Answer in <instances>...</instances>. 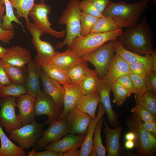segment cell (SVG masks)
<instances>
[{
    "label": "cell",
    "instance_id": "cell-1",
    "mask_svg": "<svg viewBox=\"0 0 156 156\" xmlns=\"http://www.w3.org/2000/svg\"><path fill=\"white\" fill-rule=\"evenodd\" d=\"M117 40L126 49L139 54L145 55L155 51L153 34L146 15L135 25L122 31Z\"/></svg>",
    "mask_w": 156,
    "mask_h": 156
},
{
    "label": "cell",
    "instance_id": "cell-2",
    "mask_svg": "<svg viewBox=\"0 0 156 156\" xmlns=\"http://www.w3.org/2000/svg\"><path fill=\"white\" fill-rule=\"evenodd\" d=\"M151 0H140L133 3H127L124 1L116 2L111 1L102 14L112 19L119 29L128 28L139 22Z\"/></svg>",
    "mask_w": 156,
    "mask_h": 156
},
{
    "label": "cell",
    "instance_id": "cell-3",
    "mask_svg": "<svg viewBox=\"0 0 156 156\" xmlns=\"http://www.w3.org/2000/svg\"><path fill=\"white\" fill-rule=\"evenodd\" d=\"M122 29L108 32L80 35L72 40L68 45L80 57H83L99 48L105 43L117 40L122 32Z\"/></svg>",
    "mask_w": 156,
    "mask_h": 156
},
{
    "label": "cell",
    "instance_id": "cell-4",
    "mask_svg": "<svg viewBox=\"0 0 156 156\" xmlns=\"http://www.w3.org/2000/svg\"><path fill=\"white\" fill-rule=\"evenodd\" d=\"M143 123L139 116L134 113L127 118L128 129L135 135L134 141L137 154L142 156L153 155L156 151V138L145 130Z\"/></svg>",
    "mask_w": 156,
    "mask_h": 156
},
{
    "label": "cell",
    "instance_id": "cell-5",
    "mask_svg": "<svg viewBox=\"0 0 156 156\" xmlns=\"http://www.w3.org/2000/svg\"><path fill=\"white\" fill-rule=\"evenodd\" d=\"M80 0H70L66 8L59 19V24L66 26V36L62 42L57 43V49H62L77 36L80 35V16L81 12L80 6Z\"/></svg>",
    "mask_w": 156,
    "mask_h": 156
},
{
    "label": "cell",
    "instance_id": "cell-6",
    "mask_svg": "<svg viewBox=\"0 0 156 156\" xmlns=\"http://www.w3.org/2000/svg\"><path fill=\"white\" fill-rule=\"evenodd\" d=\"M116 40L107 42L92 53L81 58L94 66L101 79L105 77L115 54V43Z\"/></svg>",
    "mask_w": 156,
    "mask_h": 156
},
{
    "label": "cell",
    "instance_id": "cell-7",
    "mask_svg": "<svg viewBox=\"0 0 156 156\" xmlns=\"http://www.w3.org/2000/svg\"><path fill=\"white\" fill-rule=\"evenodd\" d=\"M44 124V122L40 123L35 121L23 125L12 130L9 134V138L17 143L23 149L34 148L42 135Z\"/></svg>",
    "mask_w": 156,
    "mask_h": 156
},
{
    "label": "cell",
    "instance_id": "cell-8",
    "mask_svg": "<svg viewBox=\"0 0 156 156\" xmlns=\"http://www.w3.org/2000/svg\"><path fill=\"white\" fill-rule=\"evenodd\" d=\"M51 10V7L44 2L38 3H34L29 12V16L32 18L34 25L44 33L57 38H63L66 34L65 30L58 31L51 27L52 24L48 17Z\"/></svg>",
    "mask_w": 156,
    "mask_h": 156
},
{
    "label": "cell",
    "instance_id": "cell-9",
    "mask_svg": "<svg viewBox=\"0 0 156 156\" xmlns=\"http://www.w3.org/2000/svg\"><path fill=\"white\" fill-rule=\"evenodd\" d=\"M27 29L32 36V42L37 54L34 61L39 64H47L55 55V48L50 42L43 40L41 37L44 33L30 22L26 23Z\"/></svg>",
    "mask_w": 156,
    "mask_h": 156
},
{
    "label": "cell",
    "instance_id": "cell-10",
    "mask_svg": "<svg viewBox=\"0 0 156 156\" xmlns=\"http://www.w3.org/2000/svg\"><path fill=\"white\" fill-rule=\"evenodd\" d=\"M16 99L12 96L0 98V126L9 134L13 130L23 126L18 120L16 113Z\"/></svg>",
    "mask_w": 156,
    "mask_h": 156
},
{
    "label": "cell",
    "instance_id": "cell-11",
    "mask_svg": "<svg viewBox=\"0 0 156 156\" xmlns=\"http://www.w3.org/2000/svg\"><path fill=\"white\" fill-rule=\"evenodd\" d=\"M34 113L35 116H47L44 123L49 125L57 120L61 112L51 97L43 90L35 98Z\"/></svg>",
    "mask_w": 156,
    "mask_h": 156
},
{
    "label": "cell",
    "instance_id": "cell-12",
    "mask_svg": "<svg viewBox=\"0 0 156 156\" xmlns=\"http://www.w3.org/2000/svg\"><path fill=\"white\" fill-rule=\"evenodd\" d=\"M68 133L65 119L51 123L49 127L43 131L41 138L37 141L36 147L43 150L49 144L57 141Z\"/></svg>",
    "mask_w": 156,
    "mask_h": 156
},
{
    "label": "cell",
    "instance_id": "cell-13",
    "mask_svg": "<svg viewBox=\"0 0 156 156\" xmlns=\"http://www.w3.org/2000/svg\"><path fill=\"white\" fill-rule=\"evenodd\" d=\"M115 51L129 64L136 62L142 64L148 70L156 71V52L152 54L142 55L126 49L117 40L115 43Z\"/></svg>",
    "mask_w": 156,
    "mask_h": 156
},
{
    "label": "cell",
    "instance_id": "cell-14",
    "mask_svg": "<svg viewBox=\"0 0 156 156\" xmlns=\"http://www.w3.org/2000/svg\"><path fill=\"white\" fill-rule=\"evenodd\" d=\"M65 119L68 133L84 135L92 119L89 115L75 108L68 112Z\"/></svg>",
    "mask_w": 156,
    "mask_h": 156
},
{
    "label": "cell",
    "instance_id": "cell-15",
    "mask_svg": "<svg viewBox=\"0 0 156 156\" xmlns=\"http://www.w3.org/2000/svg\"><path fill=\"white\" fill-rule=\"evenodd\" d=\"M19 113L16 115L18 120L23 125L36 121L34 113L35 98L28 93L16 99Z\"/></svg>",
    "mask_w": 156,
    "mask_h": 156
},
{
    "label": "cell",
    "instance_id": "cell-16",
    "mask_svg": "<svg viewBox=\"0 0 156 156\" xmlns=\"http://www.w3.org/2000/svg\"><path fill=\"white\" fill-rule=\"evenodd\" d=\"M40 79L43 91L51 97L62 113L64 107V89L63 86L47 76L42 70Z\"/></svg>",
    "mask_w": 156,
    "mask_h": 156
},
{
    "label": "cell",
    "instance_id": "cell-17",
    "mask_svg": "<svg viewBox=\"0 0 156 156\" xmlns=\"http://www.w3.org/2000/svg\"><path fill=\"white\" fill-rule=\"evenodd\" d=\"M112 84L104 77L101 80L97 91L100 96V102L106 109L110 125L116 127L119 126V122L118 114L112 109L110 99Z\"/></svg>",
    "mask_w": 156,
    "mask_h": 156
},
{
    "label": "cell",
    "instance_id": "cell-18",
    "mask_svg": "<svg viewBox=\"0 0 156 156\" xmlns=\"http://www.w3.org/2000/svg\"><path fill=\"white\" fill-rule=\"evenodd\" d=\"M86 135L68 133L62 139L51 143L43 150H48L58 153L66 152L73 149L80 147Z\"/></svg>",
    "mask_w": 156,
    "mask_h": 156
},
{
    "label": "cell",
    "instance_id": "cell-19",
    "mask_svg": "<svg viewBox=\"0 0 156 156\" xmlns=\"http://www.w3.org/2000/svg\"><path fill=\"white\" fill-rule=\"evenodd\" d=\"M1 60L4 64L20 67L26 66L32 60L31 51L27 49L19 46H14L8 49Z\"/></svg>",
    "mask_w": 156,
    "mask_h": 156
},
{
    "label": "cell",
    "instance_id": "cell-20",
    "mask_svg": "<svg viewBox=\"0 0 156 156\" xmlns=\"http://www.w3.org/2000/svg\"><path fill=\"white\" fill-rule=\"evenodd\" d=\"M63 85L64 89V107L58 120L65 119L68 112L75 108L78 101L84 95L79 84Z\"/></svg>",
    "mask_w": 156,
    "mask_h": 156
},
{
    "label": "cell",
    "instance_id": "cell-21",
    "mask_svg": "<svg viewBox=\"0 0 156 156\" xmlns=\"http://www.w3.org/2000/svg\"><path fill=\"white\" fill-rule=\"evenodd\" d=\"M41 71L40 65L33 60L27 65V77L25 85L27 93L35 98L42 91L40 81Z\"/></svg>",
    "mask_w": 156,
    "mask_h": 156
},
{
    "label": "cell",
    "instance_id": "cell-22",
    "mask_svg": "<svg viewBox=\"0 0 156 156\" xmlns=\"http://www.w3.org/2000/svg\"><path fill=\"white\" fill-rule=\"evenodd\" d=\"M103 133L105 135V142L108 156H118L121 152L120 140L122 130V126L114 129L110 128L107 123H104Z\"/></svg>",
    "mask_w": 156,
    "mask_h": 156
},
{
    "label": "cell",
    "instance_id": "cell-23",
    "mask_svg": "<svg viewBox=\"0 0 156 156\" xmlns=\"http://www.w3.org/2000/svg\"><path fill=\"white\" fill-rule=\"evenodd\" d=\"M83 61L68 47L64 52H56L53 57L47 64L55 66L66 71Z\"/></svg>",
    "mask_w": 156,
    "mask_h": 156
},
{
    "label": "cell",
    "instance_id": "cell-24",
    "mask_svg": "<svg viewBox=\"0 0 156 156\" xmlns=\"http://www.w3.org/2000/svg\"><path fill=\"white\" fill-rule=\"evenodd\" d=\"M106 112L103 104L99 102L97 115L92 119L89 125L87 133L79 150V156H89L93 146V138L96 125L99 120Z\"/></svg>",
    "mask_w": 156,
    "mask_h": 156
},
{
    "label": "cell",
    "instance_id": "cell-25",
    "mask_svg": "<svg viewBox=\"0 0 156 156\" xmlns=\"http://www.w3.org/2000/svg\"><path fill=\"white\" fill-rule=\"evenodd\" d=\"M131 73L129 64L118 54H115L105 77L112 83L121 77Z\"/></svg>",
    "mask_w": 156,
    "mask_h": 156
},
{
    "label": "cell",
    "instance_id": "cell-26",
    "mask_svg": "<svg viewBox=\"0 0 156 156\" xmlns=\"http://www.w3.org/2000/svg\"><path fill=\"white\" fill-rule=\"evenodd\" d=\"M100 100V95L97 91L84 94L78 101L75 108L88 114L93 119L96 116V111Z\"/></svg>",
    "mask_w": 156,
    "mask_h": 156
},
{
    "label": "cell",
    "instance_id": "cell-27",
    "mask_svg": "<svg viewBox=\"0 0 156 156\" xmlns=\"http://www.w3.org/2000/svg\"><path fill=\"white\" fill-rule=\"evenodd\" d=\"M0 156H25L24 149L13 143L6 136L0 126Z\"/></svg>",
    "mask_w": 156,
    "mask_h": 156
},
{
    "label": "cell",
    "instance_id": "cell-28",
    "mask_svg": "<svg viewBox=\"0 0 156 156\" xmlns=\"http://www.w3.org/2000/svg\"><path fill=\"white\" fill-rule=\"evenodd\" d=\"M39 65L42 71L48 77L62 85L72 84L66 71L52 65L44 64Z\"/></svg>",
    "mask_w": 156,
    "mask_h": 156
},
{
    "label": "cell",
    "instance_id": "cell-29",
    "mask_svg": "<svg viewBox=\"0 0 156 156\" xmlns=\"http://www.w3.org/2000/svg\"><path fill=\"white\" fill-rule=\"evenodd\" d=\"M101 80L96 70H91L79 84L84 95L87 94L97 91Z\"/></svg>",
    "mask_w": 156,
    "mask_h": 156
},
{
    "label": "cell",
    "instance_id": "cell-30",
    "mask_svg": "<svg viewBox=\"0 0 156 156\" xmlns=\"http://www.w3.org/2000/svg\"><path fill=\"white\" fill-rule=\"evenodd\" d=\"M3 67L12 83L25 84L27 77V66L20 67L3 64Z\"/></svg>",
    "mask_w": 156,
    "mask_h": 156
},
{
    "label": "cell",
    "instance_id": "cell-31",
    "mask_svg": "<svg viewBox=\"0 0 156 156\" xmlns=\"http://www.w3.org/2000/svg\"><path fill=\"white\" fill-rule=\"evenodd\" d=\"M136 104L147 110L156 117V94L148 90L142 95H134Z\"/></svg>",
    "mask_w": 156,
    "mask_h": 156
},
{
    "label": "cell",
    "instance_id": "cell-32",
    "mask_svg": "<svg viewBox=\"0 0 156 156\" xmlns=\"http://www.w3.org/2000/svg\"><path fill=\"white\" fill-rule=\"evenodd\" d=\"M91 70L84 61L66 71L72 84H79Z\"/></svg>",
    "mask_w": 156,
    "mask_h": 156
},
{
    "label": "cell",
    "instance_id": "cell-33",
    "mask_svg": "<svg viewBox=\"0 0 156 156\" xmlns=\"http://www.w3.org/2000/svg\"><path fill=\"white\" fill-rule=\"evenodd\" d=\"M13 8L16 9L15 13L18 19L22 17L26 23L30 22L28 18L29 13L32 8L35 0H9Z\"/></svg>",
    "mask_w": 156,
    "mask_h": 156
},
{
    "label": "cell",
    "instance_id": "cell-34",
    "mask_svg": "<svg viewBox=\"0 0 156 156\" xmlns=\"http://www.w3.org/2000/svg\"><path fill=\"white\" fill-rule=\"evenodd\" d=\"M6 11L5 14L2 17L3 22L1 24V28L6 30H13L14 25L12 23L14 21L19 24L23 28L24 27L22 23L20 22L14 14L13 7L9 0H4Z\"/></svg>",
    "mask_w": 156,
    "mask_h": 156
},
{
    "label": "cell",
    "instance_id": "cell-35",
    "mask_svg": "<svg viewBox=\"0 0 156 156\" xmlns=\"http://www.w3.org/2000/svg\"><path fill=\"white\" fill-rule=\"evenodd\" d=\"M118 29L112 19L103 15L99 18L90 34L108 32Z\"/></svg>",
    "mask_w": 156,
    "mask_h": 156
},
{
    "label": "cell",
    "instance_id": "cell-36",
    "mask_svg": "<svg viewBox=\"0 0 156 156\" xmlns=\"http://www.w3.org/2000/svg\"><path fill=\"white\" fill-rule=\"evenodd\" d=\"M27 93V91L25 84H19L12 83L3 87L0 89V98L12 96L19 97Z\"/></svg>",
    "mask_w": 156,
    "mask_h": 156
},
{
    "label": "cell",
    "instance_id": "cell-37",
    "mask_svg": "<svg viewBox=\"0 0 156 156\" xmlns=\"http://www.w3.org/2000/svg\"><path fill=\"white\" fill-rule=\"evenodd\" d=\"M105 121L102 117L98 121L95 128L93 138V147L95 150L98 156H105L106 150L102 142L101 135L103 123Z\"/></svg>",
    "mask_w": 156,
    "mask_h": 156
},
{
    "label": "cell",
    "instance_id": "cell-38",
    "mask_svg": "<svg viewBox=\"0 0 156 156\" xmlns=\"http://www.w3.org/2000/svg\"><path fill=\"white\" fill-rule=\"evenodd\" d=\"M111 90L113 94V102L118 107H120L131 94L122 85L116 81L112 84Z\"/></svg>",
    "mask_w": 156,
    "mask_h": 156
},
{
    "label": "cell",
    "instance_id": "cell-39",
    "mask_svg": "<svg viewBox=\"0 0 156 156\" xmlns=\"http://www.w3.org/2000/svg\"><path fill=\"white\" fill-rule=\"evenodd\" d=\"M99 18L81 12L80 16V35L85 36L90 34Z\"/></svg>",
    "mask_w": 156,
    "mask_h": 156
},
{
    "label": "cell",
    "instance_id": "cell-40",
    "mask_svg": "<svg viewBox=\"0 0 156 156\" xmlns=\"http://www.w3.org/2000/svg\"><path fill=\"white\" fill-rule=\"evenodd\" d=\"M129 75L134 85L135 88L134 95L141 96L148 90L142 77L131 73Z\"/></svg>",
    "mask_w": 156,
    "mask_h": 156
},
{
    "label": "cell",
    "instance_id": "cell-41",
    "mask_svg": "<svg viewBox=\"0 0 156 156\" xmlns=\"http://www.w3.org/2000/svg\"><path fill=\"white\" fill-rule=\"evenodd\" d=\"M81 12L87 14L97 17L103 15L102 13L97 10L90 0H82L80 3Z\"/></svg>",
    "mask_w": 156,
    "mask_h": 156
},
{
    "label": "cell",
    "instance_id": "cell-42",
    "mask_svg": "<svg viewBox=\"0 0 156 156\" xmlns=\"http://www.w3.org/2000/svg\"><path fill=\"white\" fill-rule=\"evenodd\" d=\"M131 112L137 114L142 121L144 122L156 120L154 116L147 110L142 106L136 104L131 109Z\"/></svg>",
    "mask_w": 156,
    "mask_h": 156
},
{
    "label": "cell",
    "instance_id": "cell-43",
    "mask_svg": "<svg viewBox=\"0 0 156 156\" xmlns=\"http://www.w3.org/2000/svg\"><path fill=\"white\" fill-rule=\"evenodd\" d=\"M143 79L148 90L156 94V71L149 70Z\"/></svg>",
    "mask_w": 156,
    "mask_h": 156
},
{
    "label": "cell",
    "instance_id": "cell-44",
    "mask_svg": "<svg viewBox=\"0 0 156 156\" xmlns=\"http://www.w3.org/2000/svg\"><path fill=\"white\" fill-rule=\"evenodd\" d=\"M117 81L122 85L131 94L135 93L134 85L129 74L121 77Z\"/></svg>",
    "mask_w": 156,
    "mask_h": 156
},
{
    "label": "cell",
    "instance_id": "cell-45",
    "mask_svg": "<svg viewBox=\"0 0 156 156\" xmlns=\"http://www.w3.org/2000/svg\"><path fill=\"white\" fill-rule=\"evenodd\" d=\"M129 68L131 73L138 75L143 78L149 70L142 64L138 62L130 64Z\"/></svg>",
    "mask_w": 156,
    "mask_h": 156
},
{
    "label": "cell",
    "instance_id": "cell-46",
    "mask_svg": "<svg viewBox=\"0 0 156 156\" xmlns=\"http://www.w3.org/2000/svg\"><path fill=\"white\" fill-rule=\"evenodd\" d=\"M12 83L8 77L3 67L2 60H0V89L3 86L8 85Z\"/></svg>",
    "mask_w": 156,
    "mask_h": 156
},
{
    "label": "cell",
    "instance_id": "cell-47",
    "mask_svg": "<svg viewBox=\"0 0 156 156\" xmlns=\"http://www.w3.org/2000/svg\"><path fill=\"white\" fill-rule=\"evenodd\" d=\"M14 35L13 30H6L3 29L0 21V41L6 43H9Z\"/></svg>",
    "mask_w": 156,
    "mask_h": 156
},
{
    "label": "cell",
    "instance_id": "cell-48",
    "mask_svg": "<svg viewBox=\"0 0 156 156\" xmlns=\"http://www.w3.org/2000/svg\"><path fill=\"white\" fill-rule=\"evenodd\" d=\"M32 151L29 152L28 156H59L58 153L55 152L48 150L41 152H36L37 148H33Z\"/></svg>",
    "mask_w": 156,
    "mask_h": 156
},
{
    "label": "cell",
    "instance_id": "cell-49",
    "mask_svg": "<svg viewBox=\"0 0 156 156\" xmlns=\"http://www.w3.org/2000/svg\"><path fill=\"white\" fill-rule=\"evenodd\" d=\"M96 8L102 13L107 7L111 0H90Z\"/></svg>",
    "mask_w": 156,
    "mask_h": 156
},
{
    "label": "cell",
    "instance_id": "cell-50",
    "mask_svg": "<svg viewBox=\"0 0 156 156\" xmlns=\"http://www.w3.org/2000/svg\"><path fill=\"white\" fill-rule=\"evenodd\" d=\"M143 125L146 131L156 137V120L144 122Z\"/></svg>",
    "mask_w": 156,
    "mask_h": 156
},
{
    "label": "cell",
    "instance_id": "cell-51",
    "mask_svg": "<svg viewBox=\"0 0 156 156\" xmlns=\"http://www.w3.org/2000/svg\"><path fill=\"white\" fill-rule=\"evenodd\" d=\"M58 153L59 156H79V150L78 148H76L64 153Z\"/></svg>",
    "mask_w": 156,
    "mask_h": 156
},
{
    "label": "cell",
    "instance_id": "cell-52",
    "mask_svg": "<svg viewBox=\"0 0 156 156\" xmlns=\"http://www.w3.org/2000/svg\"><path fill=\"white\" fill-rule=\"evenodd\" d=\"M135 137V136L134 133L133 132L131 131H129L127 133L125 136V138L127 140L134 141Z\"/></svg>",
    "mask_w": 156,
    "mask_h": 156
},
{
    "label": "cell",
    "instance_id": "cell-53",
    "mask_svg": "<svg viewBox=\"0 0 156 156\" xmlns=\"http://www.w3.org/2000/svg\"><path fill=\"white\" fill-rule=\"evenodd\" d=\"M125 145L127 149H131L134 147L135 144L133 141L127 140L125 142Z\"/></svg>",
    "mask_w": 156,
    "mask_h": 156
},
{
    "label": "cell",
    "instance_id": "cell-54",
    "mask_svg": "<svg viewBox=\"0 0 156 156\" xmlns=\"http://www.w3.org/2000/svg\"><path fill=\"white\" fill-rule=\"evenodd\" d=\"M8 49L0 46V60L4 57Z\"/></svg>",
    "mask_w": 156,
    "mask_h": 156
},
{
    "label": "cell",
    "instance_id": "cell-55",
    "mask_svg": "<svg viewBox=\"0 0 156 156\" xmlns=\"http://www.w3.org/2000/svg\"><path fill=\"white\" fill-rule=\"evenodd\" d=\"M5 10V7L3 5H0V18H2L3 16L4 12Z\"/></svg>",
    "mask_w": 156,
    "mask_h": 156
},
{
    "label": "cell",
    "instance_id": "cell-56",
    "mask_svg": "<svg viewBox=\"0 0 156 156\" xmlns=\"http://www.w3.org/2000/svg\"><path fill=\"white\" fill-rule=\"evenodd\" d=\"M90 155L91 156H97V153L94 149V148L93 147V148L91 151L90 154Z\"/></svg>",
    "mask_w": 156,
    "mask_h": 156
},
{
    "label": "cell",
    "instance_id": "cell-57",
    "mask_svg": "<svg viewBox=\"0 0 156 156\" xmlns=\"http://www.w3.org/2000/svg\"><path fill=\"white\" fill-rule=\"evenodd\" d=\"M46 0H40V2H44V1H46Z\"/></svg>",
    "mask_w": 156,
    "mask_h": 156
}]
</instances>
